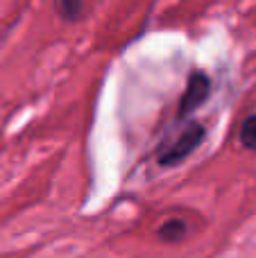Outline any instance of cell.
Listing matches in <instances>:
<instances>
[{"instance_id": "obj_2", "label": "cell", "mask_w": 256, "mask_h": 258, "mask_svg": "<svg viewBox=\"0 0 256 258\" xmlns=\"http://www.w3.org/2000/svg\"><path fill=\"white\" fill-rule=\"evenodd\" d=\"M209 95H211V80H209V75L195 71L193 75L188 77L186 91L179 100V111H177V116L188 118L190 113H195L204 102H207Z\"/></svg>"}, {"instance_id": "obj_5", "label": "cell", "mask_w": 256, "mask_h": 258, "mask_svg": "<svg viewBox=\"0 0 256 258\" xmlns=\"http://www.w3.org/2000/svg\"><path fill=\"white\" fill-rule=\"evenodd\" d=\"M57 9H59V14H61L66 21H75V18H80L84 5H82V3H73V0H66V3H59Z\"/></svg>"}, {"instance_id": "obj_4", "label": "cell", "mask_w": 256, "mask_h": 258, "mask_svg": "<svg viewBox=\"0 0 256 258\" xmlns=\"http://www.w3.org/2000/svg\"><path fill=\"white\" fill-rule=\"evenodd\" d=\"M240 145L256 152V113L245 118L243 127H240Z\"/></svg>"}, {"instance_id": "obj_1", "label": "cell", "mask_w": 256, "mask_h": 258, "mask_svg": "<svg viewBox=\"0 0 256 258\" xmlns=\"http://www.w3.org/2000/svg\"><path fill=\"white\" fill-rule=\"evenodd\" d=\"M204 136H207V129L198 122H190L188 127H184L170 143L161 147L157 152V163L161 168H172V165H179L181 161H186L200 145H202Z\"/></svg>"}, {"instance_id": "obj_3", "label": "cell", "mask_w": 256, "mask_h": 258, "mask_svg": "<svg viewBox=\"0 0 256 258\" xmlns=\"http://www.w3.org/2000/svg\"><path fill=\"white\" fill-rule=\"evenodd\" d=\"M186 233H188V227H186L184 220H168V222H163L161 227L157 229V236L161 238V240L166 242H179L186 238Z\"/></svg>"}]
</instances>
